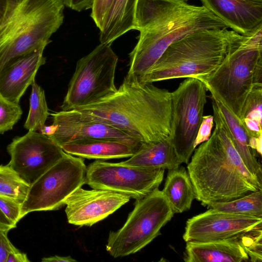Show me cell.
I'll use <instances>...</instances> for the list:
<instances>
[{
    "label": "cell",
    "instance_id": "obj_1",
    "mask_svg": "<svg viewBox=\"0 0 262 262\" xmlns=\"http://www.w3.org/2000/svg\"><path fill=\"white\" fill-rule=\"evenodd\" d=\"M228 27L205 7L188 0H138L135 30L140 32L129 54L126 77L139 81L166 49L190 33Z\"/></svg>",
    "mask_w": 262,
    "mask_h": 262
},
{
    "label": "cell",
    "instance_id": "obj_2",
    "mask_svg": "<svg viewBox=\"0 0 262 262\" xmlns=\"http://www.w3.org/2000/svg\"><path fill=\"white\" fill-rule=\"evenodd\" d=\"M212 108L214 129L195 149L187 167L195 199L205 206L262 189L261 181L248 170L235 148L213 100Z\"/></svg>",
    "mask_w": 262,
    "mask_h": 262
},
{
    "label": "cell",
    "instance_id": "obj_3",
    "mask_svg": "<svg viewBox=\"0 0 262 262\" xmlns=\"http://www.w3.org/2000/svg\"><path fill=\"white\" fill-rule=\"evenodd\" d=\"M74 110L127 132L143 142L170 138L171 92L151 83L125 77L113 94Z\"/></svg>",
    "mask_w": 262,
    "mask_h": 262
},
{
    "label": "cell",
    "instance_id": "obj_4",
    "mask_svg": "<svg viewBox=\"0 0 262 262\" xmlns=\"http://www.w3.org/2000/svg\"><path fill=\"white\" fill-rule=\"evenodd\" d=\"M242 36L226 28L188 34L171 43L139 82L188 77L202 80L217 69Z\"/></svg>",
    "mask_w": 262,
    "mask_h": 262
},
{
    "label": "cell",
    "instance_id": "obj_5",
    "mask_svg": "<svg viewBox=\"0 0 262 262\" xmlns=\"http://www.w3.org/2000/svg\"><path fill=\"white\" fill-rule=\"evenodd\" d=\"M63 0H8L0 20V71L14 59L46 47L62 25Z\"/></svg>",
    "mask_w": 262,
    "mask_h": 262
},
{
    "label": "cell",
    "instance_id": "obj_6",
    "mask_svg": "<svg viewBox=\"0 0 262 262\" xmlns=\"http://www.w3.org/2000/svg\"><path fill=\"white\" fill-rule=\"evenodd\" d=\"M200 80L239 118L253 88L262 84V25L242 35L217 69Z\"/></svg>",
    "mask_w": 262,
    "mask_h": 262
},
{
    "label": "cell",
    "instance_id": "obj_7",
    "mask_svg": "<svg viewBox=\"0 0 262 262\" xmlns=\"http://www.w3.org/2000/svg\"><path fill=\"white\" fill-rule=\"evenodd\" d=\"M173 214L163 191L155 189L136 200L134 209L120 229L110 232L106 250L114 258L135 254L160 234L161 229Z\"/></svg>",
    "mask_w": 262,
    "mask_h": 262
},
{
    "label": "cell",
    "instance_id": "obj_8",
    "mask_svg": "<svg viewBox=\"0 0 262 262\" xmlns=\"http://www.w3.org/2000/svg\"><path fill=\"white\" fill-rule=\"evenodd\" d=\"M118 58L110 44L100 43L79 59L61 108L62 111L96 102L115 93Z\"/></svg>",
    "mask_w": 262,
    "mask_h": 262
},
{
    "label": "cell",
    "instance_id": "obj_9",
    "mask_svg": "<svg viewBox=\"0 0 262 262\" xmlns=\"http://www.w3.org/2000/svg\"><path fill=\"white\" fill-rule=\"evenodd\" d=\"M86 167L83 158L65 152L31 186L21 204V216L36 211L55 210L85 184Z\"/></svg>",
    "mask_w": 262,
    "mask_h": 262
},
{
    "label": "cell",
    "instance_id": "obj_10",
    "mask_svg": "<svg viewBox=\"0 0 262 262\" xmlns=\"http://www.w3.org/2000/svg\"><path fill=\"white\" fill-rule=\"evenodd\" d=\"M207 89L200 80L186 78L171 94L170 139L181 163L188 164L202 122Z\"/></svg>",
    "mask_w": 262,
    "mask_h": 262
},
{
    "label": "cell",
    "instance_id": "obj_11",
    "mask_svg": "<svg viewBox=\"0 0 262 262\" xmlns=\"http://www.w3.org/2000/svg\"><path fill=\"white\" fill-rule=\"evenodd\" d=\"M165 169L111 163L96 160L86 167L85 184L94 189L110 190L136 200L162 183Z\"/></svg>",
    "mask_w": 262,
    "mask_h": 262
},
{
    "label": "cell",
    "instance_id": "obj_12",
    "mask_svg": "<svg viewBox=\"0 0 262 262\" xmlns=\"http://www.w3.org/2000/svg\"><path fill=\"white\" fill-rule=\"evenodd\" d=\"M53 123L39 132L48 136L60 147L76 141L113 139L143 142L138 137L76 110L51 114Z\"/></svg>",
    "mask_w": 262,
    "mask_h": 262
},
{
    "label": "cell",
    "instance_id": "obj_13",
    "mask_svg": "<svg viewBox=\"0 0 262 262\" xmlns=\"http://www.w3.org/2000/svg\"><path fill=\"white\" fill-rule=\"evenodd\" d=\"M7 149L11 158L8 165L30 185L65 153L48 136L37 131L15 137Z\"/></svg>",
    "mask_w": 262,
    "mask_h": 262
},
{
    "label": "cell",
    "instance_id": "obj_14",
    "mask_svg": "<svg viewBox=\"0 0 262 262\" xmlns=\"http://www.w3.org/2000/svg\"><path fill=\"white\" fill-rule=\"evenodd\" d=\"M262 217L229 213L209 208L188 219L183 235L186 242H207L238 237L261 229Z\"/></svg>",
    "mask_w": 262,
    "mask_h": 262
},
{
    "label": "cell",
    "instance_id": "obj_15",
    "mask_svg": "<svg viewBox=\"0 0 262 262\" xmlns=\"http://www.w3.org/2000/svg\"><path fill=\"white\" fill-rule=\"evenodd\" d=\"M130 199L110 190L80 187L66 201L68 222L77 226H91L113 213Z\"/></svg>",
    "mask_w": 262,
    "mask_h": 262
},
{
    "label": "cell",
    "instance_id": "obj_16",
    "mask_svg": "<svg viewBox=\"0 0 262 262\" xmlns=\"http://www.w3.org/2000/svg\"><path fill=\"white\" fill-rule=\"evenodd\" d=\"M41 48L20 56L6 65L0 71V96L19 103L21 97L35 80L39 68L46 62Z\"/></svg>",
    "mask_w": 262,
    "mask_h": 262
},
{
    "label": "cell",
    "instance_id": "obj_17",
    "mask_svg": "<svg viewBox=\"0 0 262 262\" xmlns=\"http://www.w3.org/2000/svg\"><path fill=\"white\" fill-rule=\"evenodd\" d=\"M232 30L247 35L262 25V0H200Z\"/></svg>",
    "mask_w": 262,
    "mask_h": 262
},
{
    "label": "cell",
    "instance_id": "obj_18",
    "mask_svg": "<svg viewBox=\"0 0 262 262\" xmlns=\"http://www.w3.org/2000/svg\"><path fill=\"white\" fill-rule=\"evenodd\" d=\"M242 236L222 240L187 242L184 260L186 262L246 261L249 256L242 242Z\"/></svg>",
    "mask_w": 262,
    "mask_h": 262
},
{
    "label": "cell",
    "instance_id": "obj_19",
    "mask_svg": "<svg viewBox=\"0 0 262 262\" xmlns=\"http://www.w3.org/2000/svg\"><path fill=\"white\" fill-rule=\"evenodd\" d=\"M212 100L215 103L225 128L233 144L248 170L262 180L261 166L257 152L252 148L250 137L241 121L212 92Z\"/></svg>",
    "mask_w": 262,
    "mask_h": 262
},
{
    "label": "cell",
    "instance_id": "obj_20",
    "mask_svg": "<svg viewBox=\"0 0 262 262\" xmlns=\"http://www.w3.org/2000/svg\"><path fill=\"white\" fill-rule=\"evenodd\" d=\"M143 142L113 139H92L72 141L61 146L66 153L89 159L108 160L129 158Z\"/></svg>",
    "mask_w": 262,
    "mask_h": 262
},
{
    "label": "cell",
    "instance_id": "obj_21",
    "mask_svg": "<svg viewBox=\"0 0 262 262\" xmlns=\"http://www.w3.org/2000/svg\"><path fill=\"white\" fill-rule=\"evenodd\" d=\"M124 164L149 168L173 169L181 164L170 138L161 141L143 142Z\"/></svg>",
    "mask_w": 262,
    "mask_h": 262
},
{
    "label": "cell",
    "instance_id": "obj_22",
    "mask_svg": "<svg viewBox=\"0 0 262 262\" xmlns=\"http://www.w3.org/2000/svg\"><path fill=\"white\" fill-rule=\"evenodd\" d=\"M138 0H113L99 32L100 43L110 44L135 30V15Z\"/></svg>",
    "mask_w": 262,
    "mask_h": 262
},
{
    "label": "cell",
    "instance_id": "obj_23",
    "mask_svg": "<svg viewBox=\"0 0 262 262\" xmlns=\"http://www.w3.org/2000/svg\"><path fill=\"white\" fill-rule=\"evenodd\" d=\"M162 191L174 213L188 210L195 199L192 184L183 167L169 170Z\"/></svg>",
    "mask_w": 262,
    "mask_h": 262
},
{
    "label": "cell",
    "instance_id": "obj_24",
    "mask_svg": "<svg viewBox=\"0 0 262 262\" xmlns=\"http://www.w3.org/2000/svg\"><path fill=\"white\" fill-rule=\"evenodd\" d=\"M206 206L229 213L262 217V189L230 201L211 202Z\"/></svg>",
    "mask_w": 262,
    "mask_h": 262
},
{
    "label": "cell",
    "instance_id": "obj_25",
    "mask_svg": "<svg viewBox=\"0 0 262 262\" xmlns=\"http://www.w3.org/2000/svg\"><path fill=\"white\" fill-rule=\"evenodd\" d=\"M262 84L254 86L243 108L239 119L252 138L262 137Z\"/></svg>",
    "mask_w": 262,
    "mask_h": 262
},
{
    "label": "cell",
    "instance_id": "obj_26",
    "mask_svg": "<svg viewBox=\"0 0 262 262\" xmlns=\"http://www.w3.org/2000/svg\"><path fill=\"white\" fill-rule=\"evenodd\" d=\"M29 113L24 127L29 131L40 130L50 115L45 92L35 80L31 84Z\"/></svg>",
    "mask_w": 262,
    "mask_h": 262
},
{
    "label": "cell",
    "instance_id": "obj_27",
    "mask_svg": "<svg viewBox=\"0 0 262 262\" xmlns=\"http://www.w3.org/2000/svg\"><path fill=\"white\" fill-rule=\"evenodd\" d=\"M30 185L24 180L8 164L0 165V195L22 204Z\"/></svg>",
    "mask_w": 262,
    "mask_h": 262
},
{
    "label": "cell",
    "instance_id": "obj_28",
    "mask_svg": "<svg viewBox=\"0 0 262 262\" xmlns=\"http://www.w3.org/2000/svg\"><path fill=\"white\" fill-rule=\"evenodd\" d=\"M22 114L19 103L0 96V134L12 129L20 119Z\"/></svg>",
    "mask_w": 262,
    "mask_h": 262
},
{
    "label": "cell",
    "instance_id": "obj_29",
    "mask_svg": "<svg viewBox=\"0 0 262 262\" xmlns=\"http://www.w3.org/2000/svg\"><path fill=\"white\" fill-rule=\"evenodd\" d=\"M21 204L7 197L0 195V209L10 222L16 227L21 219Z\"/></svg>",
    "mask_w": 262,
    "mask_h": 262
},
{
    "label": "cell",
    "instance_id": "obj_30",
    "mask_svg": "<svg viewBox=\"0 0 262 262\" xmlns=\"http://www.w3.org/2000/svg\"><path fill=\"white\" fill-rule=\"evenodd\" d=\"M113 0H94L90 16L100 30Z\"/></svg>",
    "mask_w": 262,
    "mask_h": 262
},
{
    "label": "cell",
    "instance_id": "obj_31",
    "mask_svg": "<svg viewBox=\"0 0 262 262\" xmlns=\"http://www.w3.org/2000/svg\"><path fill=\"white\" fill-rule=\"evenodd\" d=\"M213 116H203L202 122L194 142V146L195 148L197 145L206 141L209 138L213 126Z\"/></svg>",
    "mask_w": 262,
    "mask_h": 262
},
{
    "label": "cell",
    "instance_id": "obj_32",
    "mask_svg": "<svg viewBox=\"0 0 262 262\" xmlns=\"http://www.w3.org/2000/svg\"><path fill=\"white\" fill-rule=\"evenodd\" d=\"M7 233L0 230V262H6L9 253L16 249L8 238Z\"/></svg>",
    "mask_w": 262,
    "mask_h": 262
},
{
    "label": "cell",
    "instance_id": "obj_33",
    "mask_svg": "<svg viewBox=\"0 0 262 262\" xmlns=\"http://www.w3.org/2000/svg\"><path fill=\"white\" fill-rule=\"evenodd\" d=\"M65 6L77 12L91 9L94 0H63Z\"/></svg>",
    "mask_w": 262,
    "mask_h": 262
},
{
    "label": "cell",
    "instance_id": "obj_34",
    "mask_svg": "<svg viewBox=\"0 0 262 262\" xmlns=\"http://www.w3.org/2000/svg\"><path fill=\"white\" fill-rule=\"evenodd\" d=\"M30 261L25 253L20 252L17 249L10 252L7 258L6 262H29Z\"/></svg>",
    "mask_w": 262,
    "mask_h": 262
},
{
    "label": "cell",
    "instance_id": "obj_35",
    "mask_svg": "<svg viewBox=\"0 0 262 262\" xmlns=\"http://www.w3.org/2000/svg\"><path fill=\"white\" fill-rule=\"evenodd\" d=\"M42 262H75L77 260L70 256H60L55 255L48 257H44L41 259Z\"/></svg>",
    "mask_w": 262,
    "mask_h": 262
},
{
    "label": "cell",
    "instance_id": "obj_36",
    "mask_svg": "<svg viewBox=\"0 0 262 262\" xmlns=\"http://www.w3.org/2000/svg\"><path fill=\"white\" fill-rule=\"evenodd\" d=\"M15 227L6 217L0 209V230L8 232Z\"/></svg>",
    "mask_w": 262,
    "mask_h": 262
},
{
    "label": "cell",
    "instance_id": "obj_37",
    "mask_svg": "<svg viewBox=\"0 0 262 262\" xmlns=\"http://www.w3.org/2000/svg\"><path fill=\"white\" fill-rule=\"evenodd\" d=\"M8 0H0V20L3 16L7 5Z\"/></svg>",
    "mask_w": 262,
    "mask_h": 262
},
{
    "label": "cell",
    "instance_id": "obj_38",
    "mask_svg": "<svg viewBox=\"0 0 262 262\" xmlns=\"http://www.w3.org/2000/svg\"></svg>",
    "mask_w": 262,
    "mask_h": 262
}]
</instances>
